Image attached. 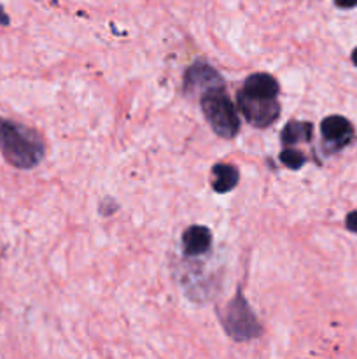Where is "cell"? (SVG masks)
Masks as SVG:
<instances>
[{"label": "cell", "instance_id": "cell-4", "mask_svg": "<svg viewBox=\"0 0 357 359\" xmlns=\"http://www.w3.org/2000/svg\"><path fill=\"white\" fill-rule=\"evenodd\" d=\"M237 104L245 119L255 128H266V126L273 125V121H276L280 116V105L276 98L251 97V95L240 91L237 97Z\"/></svg>", "mask_w": 357, "mask_h": 359}, {"label": "cell", "instance_id": "cell-13", "mask_svg": "<svg viewBox=\"0 0 357 359\" xmlns=\"http://www.w3.org/2000/svg\"><path fill=\"white\" fill-rule=\"evenodd\" d=\"M335 4L342 9H352L357 6V0H335Z\"/></svg>", "mask_w": 357, "mask_h": 359}, {"label": "cell", "instance_id": "cell-7", "mask_svg": "<svg viewBox=\"0 0 357 359\" xmlns=\"http://www.w3.org/2000/svg\"><path fill=\"white\" fill-rule=\"evenodd\" d=\"M182 248L188 256L206 255L212 248V233L205 226H189L182 235Z\"/></svg>", "mask_w": 357, "mask_h": 359}, {"label": "cell", "instance_id": "cell-14", "mask_svg": "<svg viewBox=\"0 0 357 359\" xmlns=\"http://www.w3.org/2000/svg\"><path fill=\"white\" fill-rule=\"evenodd\" d=\"M0 25H4V27L9 25V16L6 14V11H4L2 6H0Z\"/></svg>", "mask_w": 357, "mask_h": 359}, {"label": "cell", "instance_id": "cell-12", "mask_svg": "<svg viewBox=\"0 0 357 359\" xmlns=\"http://www.w3.org/2000/svg\"><path fill=\"white\" fill-rule=\"evenodd\" d=\"M345 226H346V230H350L352 233L357 235V210H352V212L346 216Z\"/></svg>", "mask_w": 357, "mask_h": 359}, {"label": "cell", "instance_id": "cell-1", "mask_svg": "<svg viewBox=\"0 0 357 359\" xmlns=\"http://www.w3.org/2000/svg\"><path fill=\"white\" fill-rule=\"evenodd\" d=\"M0 153L13 167L30 170L44 160L46 144L30 126L0 118Z\"/></svg>", "mask_w": 357, "mask_h": 359}, {"label": "cell", "instance_id": "cell-15", "mask_svg": "<svg viewBox=\"0 0 357 359\" xmlns=\"http://www.w3.org/2000/svg\"><path fill=\"white\" fill-rule=\"evenodd\" d=\"M352 62L356 63V67H357V48L352 51Z\"/></svg>", "mask_w": 357, "mask_h": 359}, {"label": "cell", "instance_id": "cell-2", "mask_svg": "<svg viewBox=\"0 0 357 359\" xmlns=\"http://www.w3.org/2000/svg\"><path fill=\"white\" fill-rule=\"evenodd\" d=\"M202 111L206 121L210 123L214 132L223 139H233L240 132V119H238L237 107L227 97L224 88H216L200 97Z\"/></svg>", "mask_w": 357, "mask_h": 359}, {"label": "cell", "instance_id": "cell-9", "mask_svg": "<svg viewBox=\"0 0 357 359\" xmlns=\"http://www.w3.org/2000/svg\"><path fill=\"white\" fill-rule=\"evenodd\" d=\"M212 186L217 193H227L238 184V168L233 167V165L226 163H217L216 167L212 168Z\"/></svg>", "mask_w": 357, "mask_h": 359}, {"label": "cell", "instance_id": "cell-5", "mask_svg": "<svg viewBox=\"0 0 357 359\" xmlns=\"http://www.w3.org/2000/svg\"><path fill=\"white\" fill-rule=\"evenodd\" d=\"M321 132L329 153L343 149L354 140V126L343 116H328L321 123Z\"/></svg>", "mask_w": 357, "mask_h": 359}, {"label": "cell", "instance_id": "cell-8", "mask_svg": "<svg viewBox=\"0 0 357 359\" xmlns=\"http://www.w3.org/2000/svg\"><path fill=\"white\" fill-rule=\"evenodd\" d=\"M241 91L251 97H262V98H276L279 97V81L270 74H252L245 79Z\"/></svg>", "mask_w": 357, "mask_h": 359}, {"label": "cell", "instance_id": "cell-11", "mask_svg": "<svg viewBox=\"0 0 357 359\" xmlns=\"http://www.w3.org/2000/svg\"><path fill=\"white\" fill-rule=\"evenodd\" d=\"M280 161H282L287 168H290V170H300L304 165V161H307V158H304V154L300 153L298 149H293L290 146H287L286 149L282 151V154H280Z\"/></svg>", "mask_w": 357, "mask_h": 359}, {"label": "cell", "instance_id": "cell-10", "mask_svg": "<svg viewBox=\"0 0 357 359\" xmlns=\"http://www.w3.org/2000/svg\"><path fill=\"white\" fill-rule=\"evenodd\" d=\"M314 135V125L308 121H290L282 130L284 146H296L300 142H310Z\"/></svg>", "mask_w": 357, "mask_h": 359}, {"label": "cell", "instance_id": "cell-6", "mask_svg": "<svg viewBox=\"0 0 357 359\" xmlns=\"http://www.w3.org/2000/svg\"><path fill=\"white\" fill-rule=\"evenodd\" d=\"M216 88H224V81L209 63H196L186 72L184 77V90L186 93H203Z\"/></svg>", "mask_w": 357, "mask_h": 359}, {"label": "cell", "instance_id": "cell-3", "mask_svg": "<svg viewBox=\"0 0 357 359\" xmlns=\"http://www.w3.org/2000/svg\"><path fill=\"white\" fill-rule=\"evenodd\" d=\"M223 326L227 335L237 342H248L258 337H261L262 326L255 319V314L248 307L244 294L238 293L230 302L226 309V314L223 318Z\"/></svg>", "mask_w": 357, "mask_h": 359}]
</instances>
